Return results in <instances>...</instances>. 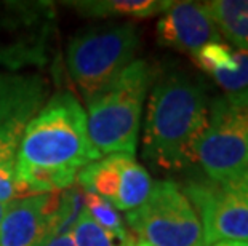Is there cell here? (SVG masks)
<instances>
[{
  "label": "cell",
  "instance_id": "obj_1",
  "mask_svg": "<svg viewBox=\"0 0 248 246\" xmlns=\"http://www.w3.org/2000/svg\"><path fill=\"white\" fill-rule=\"evenodd\" d=\"M208 125L203 83L184 71L162 72L147 99L142 159L152 170L183 171L197 163V149Z\"/></svg>",
  "mask_w": 248,
  "mask_h": 246
},
{
  "label": "cell",
  "instance_id": "obj_2",
  "mask_svg": "<svg viewBox=\"0 0 248 246\" xmlns=\"http://www.w3.org/2000/svg\"><path fill=\"white\" fill-rule=\"evenodd\" d=\"M101 159L88 136L80 102L72 93L60 91L31 120L15 166L77 177L82 168Z\"/></svg>",
  "mask_w": 248,
  "mask_h": 246
},
{
  "label": "cell",
  "instance_id": "obj_3",
  "mask_svg": "<svg viewBox=\"0 0 248 246\" xmlns=\"http://www.w3.org/2000/svg\"><path fill=\"white\" fill-rule=\"evenodd\" d=\"M152 77L149 64L135 59L112 83L85 99L88 136L101 157L135 155L142 102Z\"/></svg>",
  "mask_w": 248,
  "mask_h": 246
},
{
  "label": "cell",
  "instance_id": "obj_4",
  "mask_svg": "<svg viewBox=\"0 0 248 246\" xmlns=\"http://www.w3.org/2000/svg\"><path fill=\"white\" fill-rule=\"evenodd\" d=\"M140 30L133 23L85 29L67 45V67L85 99L106 88L135 61Z\"/></svg>",
  "mask_w": 248,
  "mask_h": 246
},
{
  "label": "cell",
  "instance_id": "obj_5",
  "mask_svg": "<svg viewBox=\"0 0 248 246\" xmlns=\"http://www.w3.org/2000/svg\"><path fill=\"white\" fill-rule=\"evenodd\" d=\"M197 163L212 181L231 179L248 170V90L212 101Z\"/></svg>",
  "mask_w": 248,
  "mask_h": 246
},
{
  "label": "cell",
  "instance_id": "obj_6",
  "mask_svg": "<svg viewBox=\"0 0 248 246\" xmlns=\"http://www.w3.org/2000/svg\"><path fill=\"white\" fill-rule=\"evenodd\" d=\"M140 242L151 246H205L203 229L181 186L157 181L141 206L125 213Z\"/></svg>",
  "mask_w": 248,
  "mask_h": 246
},
{
  "label": "cell",
  "instance_id": "obj_7",
  "mask_svg": "<svg viewBox=\"0 0 248 246\" xmlns=\"http://www.w3.org/2000/svg\"><path fill=\"white\" fill-rule=\"evenodd\" d=\"M181 189L200 219L205 246L248 242V170L226 181L195 176Z\"/></svg>",
  "mask_w": 248,
  "mask_h": 246
},
{
  "label": "cell",
  "instance_id": "obj_8",
  "mask_svg": "<svg viewBox=\"0 0 248 246\" xmlns=\"http://www.w3.org/2000/svg\"><path fill=\"white\" fill-rule=\"evenodd\" d=\"M55 26L51 2L0 0V66L19 71L46 64Z\"/></svg>",
  "mask_w": 248,
  "mask_h": 246
},
{
  "label": "cell",
  "instance_id": "obj_9",
  "mask_svg": "<svg viewBox=\"0 0 248 246\" xmlns=\"http://www.w3.org/2000/svg\"><path fill=\"white\" fill-rule=\"evenodd\" d=\"M46 101L45 77L0 72V165H15L26 128Z\"/></svg>",
  "mask_w": 248,
  "mask_h": 246
},
{
  "label": "cell",
  "instance_id": "obj_10",
  "mask_svg": "<svg viewBox=\"0 0 248 246\" xmlns=\"http://www.w3.org/2000/svg\"><path fill=\"white\" fill-rule=\"evenodd\" d=\"M157 39L163 46L197 53L208 43L221 42L203 2H171L157 23Z\"/></svg>",
  "mask_w": 248,
  "mask_h": 246
},
{
  "label": "cell",
  "instance_id": "obj_11",
  "mask_svg": "<svg viewBox=\"0 0 248 246\" xmlns=\"http://www.w3.org/2000/svg\"><path fill=\"white\" fill-rule=\"evenodd\" d=\"M56 192L8 203L0 224V246H40L48 240Z\"/></svg>",
  "mask_w": 248,
  "mask_h": 246
},
{
  "label": "cell",
  "instance_id": "obj_12",
  "mask_svg": "<svg viewBox=\"0 0 248 246\" xmlns=\"http://www.w3.org/2000/svg\"><path fill=\"white\" fill-rule=\"evenodd\" d=\"M78 13L92 18H149L165 13L171 2L168 0H85V2H66Z\"/></svg>",
  "mask_w": 248,
  "mask_h": 246
},
{
  "label": "cell",
  "instance_id": "obj_13",
  "mask_svg": "<svg viewBox=\"0 0 248 246\" xmlns=\"http://www.w3.org/2000/svg\"><path fill=\"white\" fill-rule=\"evenodd\" d=\"M219 34L237 50L248 51V0L203 2Z\"/></svg>",
  "mask_w": 248,
  "mask_h": 246
},
{
  "label": "cell",
  "instance_id": "obj_14",
  "mask_svg": "<svg viewBox=\"0 0 248 246\" xmlns=\"http://www.w3.org/2000/svg\"><path fill=\"white\" fill-rule=\"evenodd\" d=\"M152 182L146 168L135 160L133 155L120 154V186L114 208L119 211H131L147 200Z\"/></svg>",
  "mask_w": 248,
  "mask_h": 246
},
{
  "label": "cell",
  "instance_id": "obj_15",
  "mask_svg": "<svg viewBox=\"0 0 248 246\" xmlns=\"http://www.w3.org/2000/svg\"><path fill=\"white\" fill-rule=\"evenodd\" d=\"M83 195L85 192L80 186H71L56 192V200L50 216L48 240L58 235L71 233L83 211Z\"/></svg>",
  "mask_w": 248,
  "mask_h": 246
},
{
  "label": "cell",
  "instance_id": "obj_16",
  "mask_svg": "<svg viewBox=\"0 0 248 246\" xmlns=\"http://www.w3.org/2000/svg\"><path fill=\"white\" fill-rule=\"evenodd\" d=\"M71 237L76 246H133L135 242L131 237H120L109 230L98 226L90 217V214L83 211L78 217L77 224L71 230Z\"/></svg>",
  "mask_w": 248,
  "mask_h": 246
},
{
  "label": "cell",
  "instance_id": "obj_17",
  "mask_svg": "<svg viewBox=\"0 0 248 246\" xmlns=\"http://www.w3.org/2000/svg\"><path fill=\"white\" fill-rule=\"evenodd\" d=\"M83 192H85V195H83V208L98 226H101L103 229H106L115 235H120V237H130V233L126 232L125 226L122 224V219H120L117 209L106 200H103L101 197H98L96 193L90 190Z\"/></svg>",
  "mask_w": 248,
  "mask_h": 246
},
{
  "label": "cell",
  "instance_id": "obj_18",
  "mask_svg": "<svg viewBox=\"0 0 248 246\" xmlns=\"http://www.w3.org/2000/svg\"><path fill=\"white\" fill-rule=\"evenodd\" d=\"M194 61L199 67L207 71L208 74L216 72H232L237 67L235 50L232 46L224 45L221 42L208 43L203 48H200L197 53H194Z\"/></svg>",
  "mask_w": 248,
  "mask_h": 246
},
{
  "label": "cell",
  "instance_id": "obj_19",
  "mask_svg": "<svg viewBox=\"0 0 248 246\" xmlns=\"http://www.w3.org/2000/svg\"><path fill=\"white\" fill-rule=\"evenodd\" d=\"M37 193L26 182L18 179L15 165H0V202L12 203Z\"/></svg>",
  "mask_w": 248,
  "mask_h": 246
},
{
  "label": "cell",
  "instance_id": "obj_20",
  "mask_svg": "<svg viewBox=\"0 0 248 246\" xmlns=\"http://www.w3.org/2000/svg\"><path fill=\"white\" fill-rule=\"evenodd\" d=\"M237 67L232 72H216L212 74L226 93H239L248 90V51L235 50Z\"/></svg>",
  "mask_w": 248,
  "mask_h": 246
},
{
  "label": "cell",
  "instance_id": "obj_21",
  "mask_svg": "<svg viewBox=\"0 0 248 246\" xmlns=\"http://www.w3.org/2000/svg\"><path fill=\"white\" fill-rule=\"evenodd\" d=\"M40 246H76V243H74L71 233H66V235H58V237L46 240V242H44Z\"/></svg>",
  "mask_w": 248,
  "mask_h": 246
},
{
  "label": "cell",
  "instance_id": "obj_22",
  "mask_svg": "<svg viewBox=\"0 0 248 246\" xmlns=\"http://www.w3.org/2000/svg\"><path fill=\"white\" fill-rule=\"evenodd\" d=\"M7 206H8V203H2V202H0V224H2V221H3L5 213H7Z\"/></svg>",
  "mask_w": 248,
  "mask_h": 246
},
{
  "label": "cell",
  "instance_id": "obj_23",
  "mask_svg": "<svg viewBox=\"0 0 248 246\" xmlns=\"http://www.w3.org/2000/svg\"><path fill=\"white\" fill-rule=\"evenodd\" d=\"M212 246H239V242H218Z\"/></svg>",
  "mask_w": 248,
  "mask_h": 246
},
{
  "label": "cell",
  "instance_id": "obj_24",
  "mask_svg": "<svg viewBox=\"0 0 248 246\" xmlns=\"http://www.w3.org/2000/svg\"><path fill=\"white\" fill-rule=\"evenodd\" d=\"M133 246H151V245H147V243H142V242H138V243H135Z\"/></svg>",
  "mask_w": 248,
  "mask_h": 246
},
{
  "label": "cell",
  "instance_id": "obj_25",
  "mask_svg": "<svg viewBox=\"0 0 248 246\" xmlns=\"http://www.w3.org/2000/svg\"><path fill=\"white\" fill-rule=\"evenodd\" d=\"M239 246H248V242H239Z\"/></svg>",
  "mask_w": 248,
  "mask_h": 246
}]
</instances>
